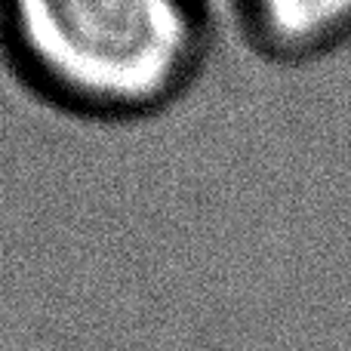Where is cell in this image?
I'll list each match as a JSON object with an SVG mask.
<instances>
[{
  "label": "cell",
  "mask_w": 351,
  "mask_h": 351,
  "mask_svg": "<svg viewBox=\"0 0 351 351\" xmlns=\"http://www.w3.org/2000/svg\"><path fill=\"white\" fill-rule=\"evenodd\" d=\"M25 65L90 108H148L179 90L200 53L194 0H3Z\"/></svg>",
  "instance_id": "6da1fadb"
},
{
  "label": "cell",
  "mask_w": 351,
  "mask_h": 351,
  "mask_svg": "<svg viewBox=\"0 0 351 351\" xmlns=\"http://www.w3.org/2000/svg\"><path fill=\"white\" fill-rule=\"evenodd\" d=\"M256 28L287 49L336 40L351 28V0H247Z\"/></svg>",
  "instance_id": "7a4b0ae2"
}]
</instances>
